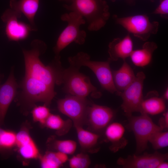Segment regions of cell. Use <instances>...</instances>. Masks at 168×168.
<instances>
[{"mask_svg":"<svg viewBox=\"0 0 168 168\" xmlns=\"http://www.w3.org/2000/svg\"><path fill=\"white\" fill-rule=\"evenodd\" d=\"M39 159L40 166L43 168H58L63 165L57 152H46L43 155H41Z\"/></svg>","mask_w":168,"mask_h":168,"instance_id":"24","label":"cell"},{"mask_svg":"<svg viewBox=\"0 0 168 168\" xmlns=\"http://www.w3.org/2000/svg\"><path fill=\"white\" fill-rule=\"evenodd\" d=\"M69 163L71 168H86L90 165L91 160L88 155L80 153L70 159Z\"/></svg>","mask_w":168,"mask_h":168,"instance_id":"28","label":"cell"},{"mask_svg":"<svg viewBox=\"0 0 168 168\" xmlns=\"http://www.w3.org/2000/svg\"><path fill=\"white\" fill-rule=\"evenodd\" d=\"M157 48L154 42H146L142 49L133 50L130 56L132 62L138 67L147 65L151 62L153 53Z\"/></svg>","mask_w":168,"mask_h":168,"instance_id":"19","label":"cell"},{"mask_svg":"<svg viewBox=\"0 0 168 168\" xmlns=\"http://www.w3.org/2000/svg\"><path fill=\"white\" fill-rule=\"evenodd\" d=\"M31 113L33 120L39 123L43 126L50 114L49 109L44 105L38 106L35 105L33 107Z\"/></svg>","mask_w":168,"mask_h":168,"instance_id":"27","label":"cell"},{"mask_svg":"<svg viewBox=\"0 0 168 168\" xmlns=\"http://www.w3.org/2000/svg\"><path fill=\"white\" fill-rule=\"evenodd\" d=\"M163 97L164 98V99H166V100H168V88H167L164 95Z\"/></svg>","mask_w":168,"mask_h":168,"instance_id":"32","label":"cell"},{"mask_svg":"<svg viewBox=\"0 0 168 168\" xmlns=\"http://www.w3.org/2000/svg\"><path fill=\"white\" fill-rule=\"evenodd\" d=\"M32 48L23 49L25 73L19 88L15 99L23 112L26 113L38 102L49 106L56 95L55 85L62 84L64 69L62 66L60 56H55L49 65L45 66L40 56L44 53L47 46L39 40L31 43Z\"/></svg>","mask_w":168,"mask_h":168,"instance_id":"1","label":"cell"},{"mask_svg":"<svg viewBox=\"0 0 168 168\" xmlns=\"http://www.w3.org/2000/svg\"><path fill=\"white\" fill-rule=\"evenodd\" d=\"M114 17L117 24L143 41L148 40L152 35L156 34L158 30L159 23L156 21H151L145 15L122 17L114 15Z\"/></svg>","mask_w":168,"mask_h":168,"instance_id":"7","label":"cell"},{"mask_svg":"<svg viewBox=\"0 0 168 168\" xmlns=\"http://www.w3.org/2000/svg\"><path fill=\"white\" fill-rule=\"evenodd\" d=\"M168 163L166 161L161 162L158 165L156 168H168Z\"/></svg>","mask_w":168,"mask_h":168,"instance_id":"31","label":"cell"},{"mask_svg":"<svg viewBox=\"0 0 168 168\" xmlns=\"http://www.w3.org/2000/svg\"><path fill=\"white\" fill-rule=\"evenodd\" d=\"M71 3L63 7L84 17L90 31H96L104 27L110 17L109 6L104 0H73Z\"/></svg>","mask_w":168,"mask_h":168,"instance_id":"2","label":"cell"},{"mask_svg":"<svg viewBox=\"0 0 168 168\" xmlns=\"http://www.w3.org/2000/svg\"><path fill=\"white\" fill-rule=\"evenodd\" d=\"M168 158L167 153L162 154L156 151L152 153L145 152L141 155H129L126 158L120 157L117 163L125 168H156L161 162Z\"/></svg>","mask_w":168,"mask_h":168,"instance_id":"11","label":"cell"},{"mask_svg":"<svg viewBox=\"0 0 168 168\" xmlns=\"http://www.w3.org/2000/svg\"><path fill=\"white\" fill-rule=\"evenodd\" d=\"M152 96L143 99L141 104V112L147 114L155 115L165 111L166 106L164 99L158 97Z\"/></svg>","mask_w":168,"mask_h":168,"instance_id":"21","label":"cell"},{"mask_svg":"<svg viewBox=\"0 0 168 168\" xmlns=\"http://www.w3.org/2000/svg\"><path fill=\"white\" fill-rule=\"evenodd\" d=\"M125 128L121 123L114 122L110 123L105 129L106 139L111 143L110 150L114 152L125 147L128 143L124 137Z\"/></svg>","mask_w":168,"mask_h":168,"instance_id":"16","label":"cell"},{"mask_svg":"<svg viewBox=\"0 0 168 168\" xmlns=\"http://www.w3.org/2000/svg\"><path fill=\"white\" fill-rule=\"evenodd\" d=\"M123 60L120 68L112 72L114 84L118 92L124 91L136 78L132 69L125 60Z\"/></svg>","mask_w":168,"mask_h":168,"instance_id":"18","label":"cell"},{"mask_svg":"<svg viewBox=\"0 0 168 168\" xmlns=\"http://www.w3.org/2000/svg\"><path fill=\"white\" fill-rule=\"evenodd\" d=\"M80 68L70 65L64 69L62 76L63 89L68 95L86 98L90 94L100 98L101 93L91 83L89 77L80 72Z\"/></svg>","mask_w":168,"mask_h":168,"instance_id":"3","label":"cell"},{"mask_svg":"<svg viewBox=\"0 0 168 168\" xmlns=\"http://www.w3.org/2000/svg\"><path fill=\"white\" fill-rule=\"evenodd\" d=\"M1 83L0 79V127L3 124L8 108L15 98L19 88L13 68L6 81L3 84Z\"/></svg>","mask_w":168,"mask_h":168,"instance_id":"14","label":"cell"},{"mask_svg":"<svg viewBox=\"0 0 168 168\" xmlns=\"http://www.w3.org/2000/svg\"><path fill=\"white\" fill-rule=\"evenodd\" d=\"M16 149L23 159L26 160L39 159L41 155L38 147L31 137L29 129L23 126L16 133Z\"/></svg>","mask_w":168,"mask_h":168,"instance_id":"13","label":"cell"},{"mask_svg":"<svg viewBox=\"0 0 168 168\" xmlns=\"http://www.w3.org/2000/svg\"><path fill=\"white\" fill-rule=\"evenodd\" d=\"M61 19L67 22L68 25L59 35L53 48L55 56H59L60 52L72 42L83 44L86 36V32L80 30V26L85 24L86 21L80 14L71 12L62 15Z\"/></svg>","mask_w":168,"mask_h":168,"instance_id":"5","label":"cell"},{"mask_svg":"<svg viewBox=\"0 0 168 168\" xmlns=\"http://www.w3.org/2000/svg\"><path fill=\"white\" fill-rule=\"evenodd\" d=\"M40 0H10V8L23 14L33 31H36L34 18L39 7Z\"/></svg>","mask_w":168,"mask_h":168,"instance_id":"17","label":"cell"},{"mask_svg":"<svg viewBox=\"0 0 168 168\" xmlns=\"http://www.w3.org/2000/svg\"><path fill=\"white\" fill-rule=\"evenodd\" d=\"M72 125L71 120H65L58 115L50 114L44 126L55 130L57 134L58 135H62L69 131Z\"/></svg>","mask_w":168,"mask_h":168,"instance_id":"22","label":"cell"},{"mask_svg":"<svg viewBox=\"0 0 168 168\" xmlns=\"http://www.w3.org/2000/svg\"><path fill=\"white\" fill-rule=\"evenodd\" d=\"M141 114L139 116L132 115L127 117V127L134 134L137 154L141 153L147 148L149 139L154 133L163 130L153 122L147 114L144 113Z\"/></svg>","mask_w":168,"mask_h":168,"instance_id":"6","label":"cell"},{"mask_svg":"<svg viewBox=\"0 0 168 168\" xmlns=\"http://www.w3.org/2000/svg\"><path fill=\"white\" fill-rule=\"evenodd\" d=\"M52 147L57 151L72 155L75 152L77 144L75 141L71 140H55L53 141Z\"/></svg>","mask_w":168,"mask_h":168,"instance_id":"25","label":"cell"},{"mask_svg":"<svg viewBox=\"0 0 168 168\" xmlns=\"http://www.w3.org/2000/svg\"><path fill=\"white\" fill-rule=\"evenodd\" d=\"M146 76L142 72H138L134 80L122 91L116 94L123 100L121 105L127 117L132 115L134 112H141V104L143 100L142 90Z\"/></svg>","mask_w":168,"mask_h":168,"instance_id":"8","label":"cell"},{"mask_svg":"<svg viewBox=\"0 0 168 168\" xmlns=\"http://www.w3.org/2000/svg\"><path fill=\"white\" fill-rule=\"evenodd\" d=\"M109 58L112 61H117L119 58L123 60L129 57L133 51V44L130 34L122 39L114 38L109 44Z\"/></svg>","mask_w":168,"mask_h":168,"instance_id":"15","label":"cell"},{"mask_svg":"<svg viewBox=\"0 0 168 168\" xmlns=\"http://www.w3.org/2000/svg\"><path fill=\"white\" fill-rule=\"evenodd\" d=\"M61 1L66 2H68L71 3L73 0H59Z\"/></svg>","mask_w":168,"mask_h":168,"instance_id":"33","label":"cell"},{"mask_svg":"<svg viewBox=\"0 0 168 168\" xmlns=\"http://www.w3.org/2000/svg\"><path fill=\"white\" fill-rule=\"evenodd\" d=\"M90 104L86 98L68 94L57 101L58 110L70 118L74 126H82L84 124Z\"/></svg>","mask_w":168,"mask_h":168,"instance_id":"9","label":"cell"},{"mask_svg":"<svg viewBox=\"0 0 168 168\" xmlns=\"http://www.w3.org/2000/svg\"><path fill=\"white\" fill-rule=\"evenodd\" d=\"M114 115L113 110L110 108L91 104L88 109L86 120L93 130L100 132L105 129Z\"/></svg>","mask_w":168,"mask_h":168,"instance_id":"12","label":"cell"},{"mask_svg":"<svg viewBox=\"0 0 168 168\" xmlns=\"http://www.w3.org/2000/svg\"><path fill=\"white\" fill-rule=\"evenodd\" d=\"M70 65L79 68L82 66L88 67L95 73L102 87L111 93L118 91L114 86L112 72L110 67L111 61L108 58L105 61L91 60L87 54L80 52L68 58Z\"/></svg>","mask_w":168,"mask_h":168,"instance_id":"4","label":"cell"},{"mask_svg":"<svg viewBox=\"0 0 168 168\" xmlns=\"http://www.w3.org/2000/svg\"><path fill=\"white\" fill-rule=\"evenodd\" d=\"M159 126L163 129L166 130L168 128V112L166 111L163 114V116L159 120Z\"/></svg>","mask_w":168,"mask_h":168,"instance_id":"30","label":"cell"},{"mask_svg":"<svg viewBox=\"0 0 168 168\" xmlns=\"http://www.w3.org/2000/svg\"><path fill=\"white\" fill-rule=\"evenodd\" d=\"M149 142L156 150L168 146V132L158 131L154 133L150 138Z\"/></svg>","mask_w":168,"mask_h":168,"instance_id":"26","label":"cell"},{"mask_svg":"<svg viewBox=\"0 0 168 168\" xmlns=\"http://www.w3.org/2000/svg\"><path fill=\"white\" fill-rule=\"evenodd\" d=\"M166 19L168 16V0H161L160 3L153 12Z\"/></svg>","mask_w":168,"mask_h":168,"instance_id":"29","label":"cell"},{"mask_svg":"<svg viewBox=\"0 0 168 168\" xmlns=\"http://www.w3.org/2000/svg\"><path fill=\"white\" fill-rule=\"evenodd\" d=\"M16 133L0 127V155L6 158L16 149Z\"/></svg>","mask_w":168,"mask_h":168,"instance_id":"20","label":"cell"},{"mask_svg":"<svg viewBox=\"0 0 168 168\" xmlns=\"http://www.w3.org/2000/svg\"><path fill=\"white\" fill-rule=\"evenodd\" d=\"M21 13L12 8L7 9L1 16L6 25L5 32L11 41H19L24 40L31 31H34L30 24L19 21Z\"/></svg>","mask_w":168,"mask_h":168,"instance_id":"10","label":"cell"},{"mask_svg":"<svg viewBox=\"0 0 168 168\" xmlns=\"http://www.w3.org/2000/svg\"><path fill=\"white\" fill-rule=\"evenodd\" d=\"M79 143L81 147L89 150L97 144L100 136L99 134L84 129L82 126H75Z\"/></svg>","mask_w":168,"mask_h":168,"instance_id":"23","label":"cell"}]
</instances>
